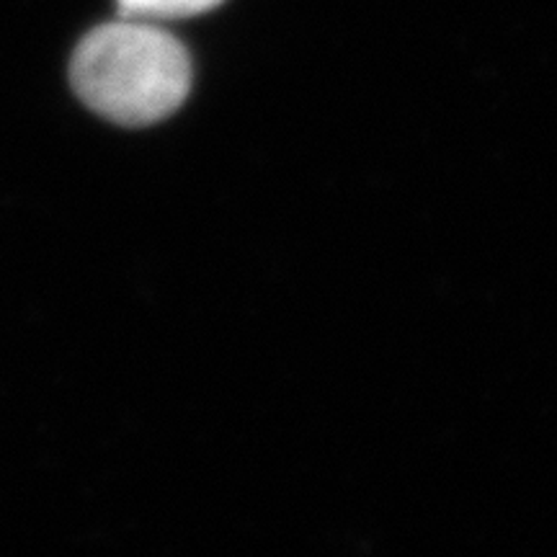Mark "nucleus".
Masks as SVG:
<instances>
[{
  "instance_id": "obj_1",
  "label": "nucleus",
  "mask_w": 557,
  "mask_h": 557,
  "mask_svg": "<svg viewBox=\"0 0 557 557\" xmlns=\"http://www.w3.org/2000/svg\"><path fill=\"white\" fill-rule=\"evenodd\" d=\"M78 99L124 127L171 116L191 90L186 47L152 21L120 16L81 39L70 60Z\"/></svg>"
},
{
  "instance_id": "obj_2",
  "label": "nucleus",
  "mask_w": 557,
  "mask_h": 557,
  "mask_svg": "<svg viewBox=\"0 0 557 557\" xmlns=\"http://www.w3.org/2000/svg\"><path fill=\"white\" fill-rule=\"evenodd\" d=\"M225 0H116V9L124 18L139 21H178L201 16V13L218 9Z\"/></svg>"
}]
</instances>
